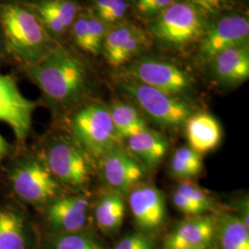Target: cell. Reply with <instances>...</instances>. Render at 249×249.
<instances>
[{"label":"cell","instance_id":"obj_1","mask_svg":"<svg viewBox=\"0 0 249 249\" xmlns=\"http://www.w3.org/2000/svg\"><path fill=\"white\" fill-rule=\"evenodd\" d=\"M27 72L50 102L69 106L78 101L88 84V69L71 51L53 47L38 62L28 65Z\"/></svg>","mask_w":249,"mask_h":249},{"label":"cell","instance_id":"obj_2","mask_svg":"<svg viewBox=\"0 0 249 249\" xmlns=\"http://www.w3.org/2000/svg\"><path fill=\"white\" fill-rule=\"evenodd\" d=\"M0 23L9 51L28 65L38 62L53 48L42 22L25 8L12 4L3 6Z\"/></svg>","mask_w":249,"mask_h":249},{"label":"cell","instance_id":"obj_3","mask_svg":"<svg viewBox=\"0 0 249 249\" xmlns=\"http://www.w3.org/2000/svg\"><path fill=\"white\" fill-rule=\"evenodd\" d=\"M209 24V18L188 0H179L150 19L149 35L160 45L181 50L198 43Z\"/></svg>","mask_w":249,"mask_h":249},{"label":"cell","instance_id":"obj_4","mask_svg":"<svg viewBox=\"0 0 249 249\" xmlns=\"http://www.w3.org/2000/svg\"><path fill=\"white\" fill-rule=\"evenodd\" d=\"M119 89L145 116L162 126L180 127L195 113L194 107L187 99L134 80L122 78L119 81Z\"/></svg>","mask_w":249,"mask_h":249},{"label":"cell","instance_id":"obj_5","mask_svg":"<svg viewBox=\"0 0 249 249\" xmlns=\"http://www.w3.org/2000/svg\"><path fill=\"white\" fill-rule=\"evenodd\" d=\"M71 129L78 145L96 160L121 143L108 107L99 103L87 105L76 112Z\"/></svg>","mask_w":249,"mask_h":249},{"label":"cell","instance_id":"obj_6","mask_svg":"<svg viewBox=\"0 0 249 249\" xmlns=\"http://www.w3.org/2000/svg\"><path fill=\"white\" fill-rule=\"evenodd\" d=\"M122 78L182 98H186L195 89L194 80L187 71L174 63L157 57L132 60L124 68Z\"/></svg>","mask_w":249,"mask_h":249},{"label":"cell","instance_id":"obj_7","mask_svg":"<svg viewBox=\"0 0 249 249\" xmlns=\"http://www.w3.org/2000/svg\"><path fill=\"white\" fill-rule=\"evenodd\" d=\"M45 165L55 179L73 187H84L89 181V155L78 144L56 141L45 151Z\"/></svg>","mask_w":249,"mask_h":249},{"label":"cell","instance_id":"obj_8","mask_svg":"<svg viewBox=\"0 0 249 249\" xmlns=\"http://www.w3.org/2000/svg\"><path fill=\"white\" fill-rule=\"evenodd\" d=\"M249 20L246 16L230 14L209 23L198 42V53L208 62L226 49L249 45Z\"/></svg>","mask_w":249,"mask_h":249},{"label":"cell","instance_id":"obj_9","mask_svg":"<svg viewBox=\"0 0 249 249\" xmlns=\"http://www.w3.org/2000/svg\"><path fill=\"white\" fill-rule=\"evenodd\" d=\"M11 183L21 199L33 204H44L53 199L58 183L45 163L36 160L24 161L13 170Z\"/></svg>","mask_w":249,"mask_h":249},{"label":"cell","instance_id":"obj_10","mask_svg":"<svg viewBox=\"0 0 249 249\" xmlns=\"http://www.w3.org/2000/svg\"><path fill=\"white\" fill-rule=\"evenodd\" d=\"M101 175L107 187L125 197L142 182L146 170L121 144L107 151L100 159Z\"/></svg>","mask_w":249,"mask_h":249},{"label":"cell","instance_id":"obj_11","mask_svg":"<svg viewBox=\"0 0 249 249\" xmlns=\"http://www.w3.org/2000/svg\"><path fill=\"white\" fill-rule=\"evenodd\" d=\"M149 36L142 28L122 21L109 26L102 51L111 67L120 68L131 62L150 45Z\"/></svg>","mask_w":249,"mask_h":249},{"label":"cell","instance_id":"obj_12","mask_svg":"<svg viewBox=\"0 0 249 249\" xmlns=\"http://www.w3.org/2000/svg\"><path fill=\"white\" fill-rule=\"evenodd\" d=\"M36 107L35 102L22 95L12 77L0 74V121L9 124L20 142L31 130Z\"/></svg>","mask_w":249,"mask_h":249},{"label":"cell","instance_id":"obj_13","mask_svg":"<svg viewBox=\"0 0 249 249\" xmlns=\"http://www.w3.org/2000/svg\"><path fill=\"white\" fill-rule=\"evenodd\" d=\"M136 225L144 233L159 230L165 223L167 209L162 192L152 185H138L126 196Z\"/></svg>","mask_w":249,"mask_h":249},{"label":"cell","instance_id":"obj_14","mask_svg":"<svg viewBox=\"0 0 249 249\" xmlns=\"http://www.w3.org/2000/svg\"><path fill=\"white\" fill-rule=\"evenodd\" d=\"M212 79L222 86L232 87L249 78V46L239 45L226 49L208 61Z\"/></svg>","mask_w":249,"mask_h":249},{"label":"cell","instance_id":"obj_15","mask_svg":"<svg viewBox=\"0 0 249 249\" xmlns=\"http://www.w3.org/2000/svg\"><path fill=\"white\" fill-rule=\"evenodd\" d=\"M89 206V199L86 196L59 197L49 206L47 219L60 232H77L86 223Z\"/></svg>","mask_w":249,"mask_h":249},{"label":"cell","instance_id":"obj_16","mask_svg":"<svg viewBox=\"0 0 249 249\" xmlns=\"http://www.w3.org/2000/svg\"><path fill=\"white\" fill-rule=\"evenodd\" d=\"M216 231V216L204 214L191 216L178 223L164 240L192 247L213 248Z\"/></svg>","mask_w":249,"mask_h":249},{"label":"cell","instance_id":"obj_17","mask_svg":"<svg viewBox=\"0 0 249 249\" xmlns=\"http://www.w3.org/2000/svg\"><path fill=\"white\" fill-rule=\"evenodd\" d=\"M125 150L144 169H155L166 156L169 144L166 139L151 128H147L124 140Z\"/></svg>","mask_w":249,"mask_h":249},{"label":"cell","instance_id":"obj_18","mask_svg":"<svg viewBox=\"0 0 249 249\" xmlns=\"http://www.w3.org/2000/svg\"><path fill=\"white\" fill-rule=\"evenodd\" d=\"M184 125L189 147L200 155L213 151L221 142V125L211 114L194 113Z\"/></svg>","mask_w":249,"mask_h":249},{"label":"cell","instance_id":"obj_19","mask_svg":"<svg viewBox=\"0 0 249 249\" xmlns=\"http://www.w3.org/2000/svg\"><path fill=\"white\" fill-rule=\"evenodd\" d=\"M124 197L108 188L97 199L94 207V218L101 231L112 234L119 230L125 213Z\"/></svg>","mask_w":249,"mask_h":249},{"label":"cell","instance_id":"obj_20","mask_svg":"<svg viewBox=\"0 0 249 249\" xmlns=\"http://www.w3.org/2000/svg\"><path fill=\"white\" fill-rule=\"evenodd\" d=\"M216 217L218 249H249V228L236 215L223 212Z\"/></svg>","mask_w":249,"mask_h":249},{"label":"cell","instance_id":"obj_21","mask_svg":"<svg viewBox=\"0 0 249 249\" xmlns=\"http://www.w3.org/2000/svg\"><path fill=\"white\" fill-rule=\"evenodd\" d=\"M108 109L116 133L121 141L149 128L141 111L128 102L118 100Z\"/></svg>","mask_w":249,"mask_h":249},{"label":"cell","instance_id":"obj_22","mask_svg":"<svg viewBox=\"0 0 249 249\" xmlns=\"http://www.w3.org/2000/svg\"><path fill=\"white\" fill-rule=\"evenodd\" d=\"M202 170L203 160L201 155L189 146L178 148L170 160V174L181 181H188L196 178L201 174Z\"/></svg>","mask_w":249,"mask_h":249},{"label":"cell","instance_id":"obj_23","mask_svg":"<svg viewBox=\"0 0 249 249\" xmlns=\"http://www.w3.org/2000/svg\"><path fill=\"white\" fill-rule=\"evenodd\" d=\"M24 224L18 214L0 211V249H25Z\"/></svg>","mask_w":249,"mask_h":249},{"label":"cell","instance_id":"obj_24","mask_svg":"<svg viewBox=\"0 0 249 249\" xmlns=\"http://www.w3.org/2000/svg\"><path fill=\"white\" fill-rule=\"evenodd\" d=\"M129 8V0H93V14L108 26L122 22Z\"/></svg>","mask_w":249,"mask_h":249},{"label":"cell","instance_id":"obj_25","mask_svg":"<svg viewBox=\"0 0 249 249\" xmlns=\"http://www.w3.org/2000/svg\"><path fill=\"white\" fill-rule=\"evenodd\" d=\"M51 249H105L94 237L83 232H59L50 242Z\"/></svg>","mask_w":249,"mask_h":249},{"label":"cell","instance_id":"obj_26","mask_svg":"<svg viewBox=\"0 0 249 249\" xmlns=\"http://www.w3.org/2000/svg\"><path fill=\"white\" fill-rule=\"evenodd\" d=\"M72 36L76 45L86 53L97 54L89 31L87 14L78 15L72 24Z\"/></svg>","mask_w":249,"mask_h":249},{"label":"cell","instance_id":"obj_27","mask_svg":"<svg viewBox=\"0 0 249 249\" xmlns=\"http://www.w3.org/2000/svg\"><path fill=\"white\" fill-rule=\"evenodd\" d=\"M175 191L200 206L207 213L213 209V199L203 189L189 181H181L177 186Z\"/></svg>","mask_w":249,"mask_h":249},{"label":"cell","instance_id":"obj_28","mask_svg":"<svg viewBox=\"0 0 249 249\" xmlns=\"http://www.w3.org/2000/svg\"><path fill=\"white\" fill-rule=\"evenodd\" d=\"M46 6L53 10L68 29L78 17L79 6L72 0H44Z\"/></svg>","mask_w":249,"mask_h":249},{"label":"cell","instance_id":"obj_29","mask_svg":"<svg viewBox=\"0 0 249 249\" xmlns=\"http://www.w3.org/2000/svg\"><path fill=\"white\" fill-rule=\"evenodd\" d=\"M207 18L216 17L224 11L231 10L238 0H188Z\"/></svg>","mask_w":249,"mask_h":249},{"label":"cell","instance_id":"obj_30","mask_svg":"<svg viewBox=\"0 0 249 249\" xmlns=\"http://www.w3.org/2000/svg\"><path fill=\"white\" fill-rule=\"evenodd\" d=\"M179 0H135V9L143 18L151 19Z\"/></svg>","mask_w":249,"mask_h":249},{"label":"cell","instance_id":"obj_31","mask_svg":"<svg viewBox=\"0 0 249 249\" xmlns=\"http://www.w3.org/2000/svg\"><path fill=\"white\" fill-rule=\"evenodd\" d=\"M154 241L144 232H133L124 236L114 249H143Z\"/></svg>","mask_w":249,"mask_h":249},{"label":"cell","instance_id":"obj_32","mask_svg":"<svg viewBox=\"0 0 249 249\" xmlns=\"http://www.w3.org/2000/svg\"><path fill=\"white\" fill-rule=\"evenodd\" d=\"M172 201H173L174 206L178 209L179 212L188 215L189 217L203 215L207 213L203 208H201L200 206L196 205V203H194L193 201H191L186 196L179 194L176 191L173 194Z\"/></svg>","mask_w":249,"mask_h":249},{"label":"cell","instance_id":"obj_33","mask_svg":"<svg viewBox=\"0 0 249 249\" xmlns=\"http://www.w3.org/2000/svg\"><path fill=\"white\" fill-rule=\"evenodd\" d=\"M249 197L248 196H244L243 198L238 199V201L235 202V204L233 206L232 209H234V213H232L236 215L242 223H244L247 227L249 228Z\"/></svg>","mask_w":249,"mask_h":249},{"label":"cell","instance_id":"obj_34","mask_svg":"<svg viewBox=\"0 0 249 249\" xmlns=\"http://www.w3.org/2000/svg\"><path fill=\"white\" fill-rule=\"evenodd\" d=\"M162 249H212V248L186 246V245L176 244V243H171V242H168V241L164 240V242H163V245H162Z\"/></svg>","mask_w":249,"mask_h":249},{"label":"cell","instance_id":"obj_35","mask_svg":"<svg viewBox=\"0 0 249 249\" xmlns=\"http://www.w3.org/2000/svg\"><path fill=\"white\" fill-rule=\"evenodd\" d=\"M8 149H9V147H8L7 142L5 141V139L0 134V159L7 153Z\"/></svg>","mask_w":249,"mask_h":249}]
</instances>
